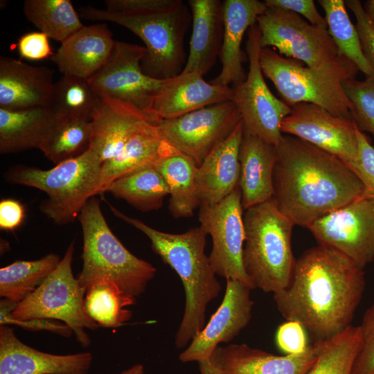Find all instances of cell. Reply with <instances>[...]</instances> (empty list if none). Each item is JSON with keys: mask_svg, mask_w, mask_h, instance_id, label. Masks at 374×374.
Returning <instances> with one entry per match:
<instances>
[{"mask_svg": "<svg viewBox=\"0 0 374 374\" xmlns=\"http://www.w3.org/2000/svg\"><path fill=\"white\" fill-rule=\"evenodd\" d=\"M144 373V366L141 364H135L132 367L129 368L127 370L122 371L118 374H143Z\"/></svg>", "mask_w": 374, "mask_h": 374, "instance_id": "obj_50", "label": "cell"}, {"mask_svg": "<svg viewBox=\"0 0 374 374\" xmlns=\"http://www.w3.org/2000/svg\"><path fill=\"white\" fill-rule=\"evenodd\" d=\"M178 152L161 138L157 125L148 124L135 133L116 156L102 163L100 194L107 192L119 177Z\"/></svg>", "mask_w": 374, "mask_h": 374, "instance_id": "obj_28", "label": "cell"}, {"mask_svg": "<svg viewBox=\"0 0 374 374\" xmlns=\"http://www.w3.org/2000/svg\"><path fill=\"white\" fill-rule=\"evenodd\" d=\"M23 11L40 32L60 43L84 26L70 0H25Z\"/></svg>", "mask_w": 374, "mask_h": 374, "instance_id": "obj_34", "label": "cell"}, {"mask_svg": "<svg viewBox=\"0 0 374 374\" xmlns=\"http://www.w3.org/2000/svg\"><path fill=\"white\" fill-rule=\"evenodd\" d=\"M262 48L274 47L286 57L301 61L312 69L337 72L346 79L356 77L359 69L340 55L328 29L306 21L293 12L268 8L257 19Z\"/></svg>", "mask_w": 374, "mask_h": 374, "instance_id": "obj_8", "label": "cell"}, {"mask_svg": "<svg viewBox=\"0 0 374 374\" xmlns=\"http://www.w3.org/2000/svg\"><path fill=\"white\" fill-rule=\"evenodd\" d=\"M241 121L235 104L226 100L161 121L157 127L163 139L199 166Z\"/></svg>", "mask_w": 374, "mask_h": 374, "instance_id": "obj_14", "label": "cell"}, {"mask_svg": "<svg viewBox=\"0 0 374 374\" xmlns=\"http://www.w3.org/2000/svg\"><path fill=\"white\" fill-rule=\"evenodd\" d=\"M359 326L362 342L352 374H374V303L364 313Z\"/></svg>", "mask_w": 374, "mask_h": 374, "instance_id": "obj_41", "label": "cell"}, {"mask_svg": "<svg viewBox=\"0 0 374 374\" xmlns=\"http://www.w3.org/2000/svg\"><path fill=\"white\" fill-rule=\"evenodd\" d=\"M277 346L285 355H298L308 348L306 330L295 321H287L280 325L276 333Z\"/></svg>", "mask_w": 374, "mask_h": 374, "instance_id": "obj_43", "label": "cell"}, {"mask_svg": "<svg viewBox=\"0 0 374 374\" xmlns=\"http://www.w3.org/2000/svg\"><path fill=\"white\" fill-rule=\"evenodd\" d=\"M74 250V242H71L55 269L17 305L11 316L17 320L48 319L63 322L71 328L77 341L87 348L91 340L85 329L94 330L99 326L84 310L86 290L72 271Z\"/></svg>", "mask_w": 374, "mask_h": 374, "instance_id": "obj_10", "label": "cell"}, {"mask_svg": "<svg viewBox=\"0 0 374 374\" xmlns=\"http://www.w3.org/2000/svg\"><path fill=\"white\" fill-rule=\"evenodd\" d=\"M154 166L167 184L171 215L175 218L192 216L201 205L195 184V161L178 152L160 159Z\"/></svg>", "mask_w": 374, "mask_h": 374, "instance_id": "obj_30", "label": "cell"}, {"mask_svg": "<svg viewBox=\"0 0 374 374\" xmlns=\"http://www.w3.org/2000/svg\"><path fill=\"white\" fill-rule=\"evenodd\" d=\"M149 123H153L130 107L101 98L91 120L89 148L103 163L116 156L135 133Z\"/></svg>", "mask_w": 374, "mask_h": 374, "instance_id": "obj_25", "label": "cell"}, {"mask_svg": "<svg viewBox=\"0 0 374 374\" xmlns=\"http://www.w3.org/2000/svg\"><path fill=\"white\" fill-rule=\"evenodd\" d=\"M107 192L143 212L159 209L165 197L169 195L167 184L154 164L119 177L111 184Z\"/></svg>", "mask_w": 374, "mask_h": 374, "instance_id": "obj_31", "label": "cell"}, {"mask_svg": "<svg viewBox=\"0 0 374 374\" xmlns=\"http://www.w3.org/2000/svg\"><path fill=\"white\" fill-rule=\"evenodd\" d=\"M17 47L21 57L30 60L51 58L54 53L49 43V37L40 31L31 32L21 36Z\"/></svg>", "mask_w": 374, "mask_h": 374, "instance_id": "obj_45", "label": "cell"}, {"mask_svg": "<svg viewBox=\"0 0 374 374\" xmlns=\"http://www.w3.org/2000/svg\"><path fill=\"white\" fill-rule=\"evenodd\" d=\"M61 258L51 253L35 260H16L0 269V296L19 303L55 269Z\"/></svg>", "mask_w": 374, "mask_h": 374, "instance_id": "obj_33", "label": "cell"}, {"mask_svg": "<svg viewBox=\"0 0 374 374\" xmlns=\"http://www.w3.org/2000/svg\"><path fill=\"white\" fill-rule=\"evenodd\" d=\"M267 7L258 0H225L222 1L224 34L220 53L222 69L209 82L230 87L244 81L247 75L243 63L247 55L241 48L246 31L257 23L258 17Z\"/></svg>", "mask_w": 374, "mask_h": 374, "instance_id": "obj_20", "label": "cell"}, {"mask_svg": "<svg viewBox=\"0 0 374 374\" xmlns=\"http://www.w3.org/2000/svg\"><path fill=\"white\" fill-rule=\"evenodd\" d=\"M53 71L11 57H0V108L21 110L50 107Z\"/></svg>", "mask_w": 374, "mask_h": 374, "instance_id": "obj_21", "label": "cell"}, {"mask_svg": "<svg viewBox=\"0 0 374 374\" xmlns=\"http://www.w3.org/2000/svg\"><path fill=\"white\" fill-rule=\"evenodd\" d=\"M361 342L360 326L352 325L329 339L315 341L317 359L307 374H352Z\"/></svg>", "mask_w": 374, "mask_h": 374, "instance_id": "obj_35", "label": "cell"}, {"mask_svg": "<svg viewBox=\"0 0 374 374\" xmlns=\"http://www.w3.org/2000/svg\"><path fill=\"white\" fill-rule=\"evenodd\" d=\"M260 62L264 75L273 82L281 100L290 107L312 103L336 116L352 119V104L342 84L348 79L343 75L310 68L271 48L261 49Z\"/></svg>", "mask_w": 374, "mask_h": 374, "instance_id": "obj_9", "label": "cell"}, {"mask_svg": "<svg viewBox=\"0 0 374 374\" xmlns=\"http://www.w3.org/2000/svg\"><path fill=\"white\" fill-rule=\"evenodd\" d=\"M345 3L355 17V26L364 54L374 71V25L367 17L360 1L347 0Z\"/></svg>", "mask_w": 374, "mask_h": 374, "instance_id": "obj_44", "label": "cell"}, {"mask_svg": "<svg viewBox=\"0 0 374 374\" xmlns=\"http://www.w3.org/2000/svg\"><path fill=\"white\" fill-rule=\"evenodd\" d=\"M243 135L241 121L198 166L195 184L201 204H217L239 186V156Z\"/></svg>", "mask_w": 374, "mask_h": 374, "instance_id": "obj_24", "label": "cell"}, {"mask_svg": "<svg viewBox=\"0 0 374 374\" xmlns=\"http://www.w3.org/2000/svg\"><path fill=\"white\" fill-rule=\"evenodd\" d=\"M243 265L253 287L274 294L290 284L296 260L293 222L272 199L245 210Z\"/></svg>", "mask_w": 374, "mask_h": 374, "instance_id": "obj_6", "label": "cell"}, {"mask_svg": "<svg viewBox=\"0 0 374 374\" xmlns=\"http://www.w3.org/2000/svg\"><path fill=\"white\" fill-rule=\"evenodd\" d=\"M307 229L319 244L340 251L362 269L374 260V200L364 194Z\"/></svg>", "mask_w": 374, "mask_h": 374, "instance_id": "obj_15", "label": "cell"}, {"mask_svg": "<svg viewBox=\"0 0 374 374\" xmlns=\"http://www.w3.org/2000/svg\"><path fill=\"white\" fill-rule=\"evenodd\" d=\"M342 84L352 104V120L359 131L374 136V75L364 80H345Z\"/></svg>", "mask_w": 374, "mask_h": 374, "instance_id": "obj_39", "label": "cell"}, {"mask_svg": "<svg viewBox=\"0 0 374 374\" xmlns=\"http://www.w3.org/2000/svg\"><path fill=\"white\" fill-rule=\"evenodd\" d=\"M233 89L206 82L197 72H181L166 80L153 103L152 114L157 123L179 117L202 107L231 100Z\"/></svg>", "mask_w": 374, "mask_h": 374, "instance_id": "obj_22", "label": "cell"}, {"mask_svg": "<svg viewBox=\"0 0 374 374\" xmlns=\"http://www.w3.org/2000/svg\"><path fill=\"white\" fill-rule=\"evenodd\" d=\"M242 195L239 186L221 202L201 204L198 219L200 227L211 235L210 262L217 275L253 287L243 265L245 240Z\"/></svg>", "mask_w": 374, "mask_h": 374, "instance_id": "obj_13", "label": "cell"}, {"mask_svg": "<svg viewBox=\"0 0 374 374\" xmlns=\"http://www.w3.org/2000/svg\"><path fill=\"white\" fill-rule=\"evenodd\" d=\"M106 8L79 9L88 20L107 21L126 28L144 43L143 73L168 80L180 74L187 57L184 38L192 24V14L183 0H106Z\"/></svg>", "mask_w": 374, "mask_h": 374, "instance_id": "obj_3", "label": "cell"}, {"mask_svg": "<svg viewBox=\"0 0 374 374\" xmlns=\"http://www.w3.org/2000/svg\"><path fill=\"white\" fill-rule=\"evenodd\" d=\"M260 40L256 23L247 30L249 72L244 81L233 85L231 100L241 116L244 132L276 145L283 136L282 121L291 113L292 107L276 98L265 82L260 62Z\"/></svg>", "mask_w": 374, "mask_h": 374, "instance_id": "obj_11", "label": "cell"}, {"mask_svg": "<svg viewBox=\"0 0 374 374\" xmlns=\"http://www.w3.org/2000/svg\"><path fill=\"white\" fill-rule=\"evenodd\" d=\"M102 162L91 149L76 157L44 170L24 165L13 166L5 172L8 182L37 188L47 198L39 210L58 225L78 218L92 197L100 194Z\"/></svg>", "mask_w": 374, "mask_h": 374, "instance_id": "obj_7", "label": "cell"}, {"mask_svg": "<svg viewBox=\"0 0 374 374\" xmlns=\"http://www.w3.org/2000/svg\"><path fill=\"white\" fill-rule=\"evenodd\" d=\"M363 6L367 17L374 25V0L366 1Z\"/></svg>", "mask_w": 374, "mask_h": 374, "instance_id": "obj_49", "label": "cell"}, {"mask_svg": "<svg viewBox=\"0 0 374 374\" xmlns=\"http://www.w3.org/2000/svg\"><path fill=\"white\" fill-rule=\"evenodd\" d=\"M357 136L359 156L352 169L364 184V195L374 200V147L367 135L357 127Z\"/></svg>", "mask_w": 374, "mask_h": 374, "instance_id": "obj_42", "label": "cell"}, {"mask_svg": "<svg viewBox=\"0 0 374 374\" xmlns=\"http://www.w3.org/2000/svg\"><path fill=\"white\" fill-rule=\"evenodd\" d=\"M18 303L1 299L0 301V325H14L32 331L46 330L64 337H71L73 334L70 327L63 322L48 319H15L11 312Z\"/></svg>", "mask_w": 374, "mask_h": 374, "instance_id": "obj_40", "label": "cell"}, {"mask_svg": "<svg viewBox=\"0 0 374 374\" xmlns=\"http://www.w3.org/2000/svg\"><path fill=\"white\" fill-rule=\"evenodd\" d=\"M325 12L328 30L338 51L362 71L365 77L374 75V71L366 60L356 28L348 15L344 0H319Z\"/></svg>", "mask_w": 374, "mask_h": 374, "instance_id": "obj_36", "label": "cell"}, {"mask_svg": "<svg viewBox=\"0 0 374 374\" xmlns=\"http://www.w3.org/2000/svg\"><path fill=\"white\" fill-rule=\"evenodd\" d=\"M89 352L55 355L30 347L8 325H0V374H88Z\"/></svg>", "mask_w": 374, "mask_h": 374, "instance_id": "obj_18", "label": "cell"}, {"mask_svg": "<svg viewBox=\"0 0 374 374\" xmlns=\"http://www.w3.org/2000/svg\"><path fill=\"white\" fill-rule=\"evenodd\" d=\"M91 134V121L61 117L39 149L55 165L88 150Z\"/></svg>", "mask_w": 374, "mask_h": 374, "instance_id": "obj_37", "label": "cell"}, {"mask_svg": "<svg viewBox=\"0 0 374 374\" xmlns=\"http://www.w3.org/2000/svg\"><path fill=\"white\" fill-rule=\"evenodd\" d=\"M107 203L116 217L148 238L152 250L179 276L186 301L175 344L177 348L186 347L205 326L206 307L222 290L209 257L205 253L207 234L200 226L182 233L161 231Z\"/></svg>", "mask_w": 374, "mask_h": 374, "instance_id": "obj_4", "label": "cell"}, {"mask_svg": "<svg viewBox=\"0 0 374 374\" xmlns=\"http://www.w3.org/2000/svg\"><path fill=\"white\" fill-rule=\"evenodd\" d=\"M145 53L144 46L116 40L109 58L88 82L101 98L127 105L157 125L152 106L166 80L143 73L141 62Z\"/></svg>", "mask_w": 374, "mask_h": 374, "instance_id": "obj_12", "label": "cell"}, {"mask_svg": "<svg viewBox=\"0 0 374 374\" xmlns=\"http://www.w3.org/2000/svg\"><path fill=\"white\" fill-rule=\"evenodd\" d=\"M268 8L293 12L304 17L312 25L328 29L326 20L317 10L313 0H265Z\"/></svg>", "mask_w": 374, "mask_h": 374, "instance_id": "obj_46", "label": "cell"}, {"mask_svg": "<svg viewBox=\"0 0 374 374\" xmlns=\"http://www.w3.org/2000/svg\"><path fill=\"white\" fill-rule=\"evenodd\" d=\"M136 298L123 292L106 278L92 280L86 289L84 306L87 316L98 326L114 328L132 317L126 308L135 304Z\"/></svg>", "mask_w": 374, "mask_h": 374, "instance_id": "obj_32", "label": "cell"}, {"mask_svg": "<svg viewBox=\"0 0 374 374\" xmlns=\"http://www.w3.org/2000/svg\"><path fill=\"white\" fill-rule=\"evenodd\" d=\"M26 208L20 202L12 198L3 199L0 202V229L14 231L24 221Z\"/></svg>", "mask_w": 374, "mask_h": 374, "instance_id": "obj_47", "label": "cell"}, {"mask_svg": "<svg viewBox=\"0 0 374 374\" xmlns=\"http://www.w3.org/2000/svg\"><path fill=\"white\" fill-rule=\"evenodd\" d=\"M222 301L204 328L191 340L179 359L181 362L208 359L221 343L232 341L251 319V289L241 282L226 279Z\"/></svg>", "mask_w": 374, "mask_h": 374, "instance_id": "obj_17", "label": "cell"}, {"mask_svg": "<svg viewBox=\"0 0 374 374\" xmlns=\"http://www.w3.org/2000/svg\"><path fill=\"white\" fill-rule=\"evenodd\" d=\"M61 117L50 107L21 110L0 108L1 154L39 148Z\"/></svg>", "mask_w": 374, "mask_h": 374, "instance_id": "obj_29", "label": "cell"}, {"mask_svg": "<svg viewBox=\"0 0 374 374\" xmlns=\"http://www.w3.org/2000/svg\"><path fill=\"white\" fill-rule=\"evenodd\" d=\"M115 41L105 23L84 26L62 42L51 59L63 75L88 80L105 64Z\"/></svg>", "mask_w": 374, "mask_h": 374, "instance_id": "obj_23", "label": "cell"}, {"mask_svg": "<svg viewBox=\"0 0 374 374\" xmlns=\"http://www.w3.org/2000/svg\"><path fill=\"white\" fill-rule=\"evenodd\" d=\"M208 359L220 374H307L317 353L313 345L301 354L276 355L240 344L219 346Z\"/></svg>", "mask_w": 374, "mask_h": 374, "instance_id": "obj_19", "label": "cell"}, {"mask_svg": "<svg viewBox=\"0 0 374 374\" xmlns=\"http://www.w3.org/2000/svg\"><path fill=\"white\" fill-rule=\"evenodd\" d=\"M198 364L200 374H220L213 366L209 359L199 362Z\"/></svg>", "mask_w": 374, "mask_h": 374, "instance_id": "obj_48", "label": "cell"}, {"mask_svg": "<svg viewBox=\"0 0 374 374\" xmlns=\"http://www.w3.org/2000/svg\"><path fill=\"white\" fill-rule=\"evenodd\" d=\"M192 14L189 53L183 73L197 72L203 76L220 57L224 34L222 1L188 0Z\"/></svg>", "mask_w": 374, "mask_h": 374, "instance_id": "obj_26", "label": "cell"}, {"mask_svg": "<svg viewBox=\"0 0 374 374\" xmlns=\"http://www.w3.org/2000/svg\"><path fill=\"white\" fill-rule=\"evenodd\" d=\"M272 200L294 225L308 227L364 194L344 161L306 141L283 135L276 145Z\"/></svg>", "mask_w": 374, "mask_h": 374, "instance_id": "obj_2", "label": "cell"}, {"mask_svg": "<svg viewBox=\"0 0 374 374\" xmlns=\"http://www.w3.org/2000/svg\"><path fill=\"white\" fill-rule=\"evenodd\" d=\"M275 157L276 145L244 132L239 156L244 210L272 199Z\"/></svg>", "mask_w": 374, "mask_h": 374, "instance_id": "obj_27", "label": "cell"}, {"mask_svg": "<svg viewBox=\"0 0 374 374\" xmlns=\"http://www.w3.org/2000/svg\"><path fill=\"white\" fill-rule=\"evenodd\" d=\"M78 219L83 235L82 269L77 277L81 287L86 290L94 279L106 278L134 298L144 293L157 269L130 252L113 233L100 200L91 197Z\"/></svg>", "mask_w": 374, "mask_h": 374, "instance_id": "obj_5", "label": "cell"}, {"mask_svg": "<svg viewBox=\"0 0 374 374\" xmlns=\"http://www.w3.org/2000/svg\"><path fill=\"white\" fill-rule=\"evenodd\" d=\"M100 102L87 80L63 75L54 84L50 107L63 117L91 121Z\"/></svg>", "mask_w": 374, "mask_h": 374, "instance_id": "obj_38", "label": "cell"}, {"mask_svg": "<svg viewBox=\"0 0 374 374\" xmlns=\"http://www.w3.org/2000/svg\"><path fill=\"white\" fill-rule=\"evenodd\" d=\"M281 123L282 134L290 135L328 152L351 168L358 159L357 127L352 119L332 115L312 103L293 105Z\"/></svg>", "mask_w": 374, "mask_h": 374, "instance_id": "obj_16", "label": "cell"}, {"mask_svg": "<svg viewBox=\"0 0 374 374\" xmlns=\"http://www.w3.org/2000/svg\"><path fill=\"white\" fill-rule=\"evenodd\" d=\"M364 289V269L319 244L296 260L289 285L274 300L287 321L299 322L315 341L324 340L350 325Z\"/></svg>", "mask_w": 374, "mask_h": 374, "instance_id": "obj_1", "label": "cell"}]
</instances>
